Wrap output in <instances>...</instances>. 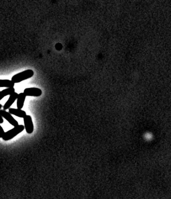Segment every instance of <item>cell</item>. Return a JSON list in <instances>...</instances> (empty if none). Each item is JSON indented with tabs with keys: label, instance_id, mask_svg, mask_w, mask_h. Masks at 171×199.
<instances>
[{
	"label": "cell",
	"instance_id": "1",
	"mask_svg": "<svg viewBox=\"0 0 171 199\" xmlns=\"http://www.w3.org/2000/svg\"><path fill=\"white\" fill-rule=\"evenodd\" d=\"M34 74L33 71L31 69H28L14 75L11 78V81L14 83H18L33 77Z\"/></svg>",
	"mask_w": 171,
	"mask_h": 199
},
{
	"label": "cell",
	"instance_id": "2",
	"mask_svg": "<svg viewBox=\"0 0 171 199\" xmlns=\"http://www.w3.org/2000/svg\"><path fill=\"white\" fill-rule=\"evenodd\" d=\"M25 129V126L23 125H18L14 127L13 128L5 133L2 137L3 140L4 141H9L21 133Z\"/></svg>",
	"mask_w": 171,
	"mask_h": 199
},
{
	"label": "cell",
	"instance_id": "3",
	"mask_svg": "<svg viewBox=\"0 0 171 199\" xmlns=\"http://www.w3.org/2000/svg\"><path fill=\"white\" fill-rule=\"evenodd\" d=\"M0 115L3 118H5L9 124L14 127L17 126L18 125V122L13 117V116H11V114H10L9 112H7L6 111L3 109H0Z\"/></svg>",
	"mask_w": 171,
	"mask_h": 199
},
{
	"label": "cell",
	"instance_id": "4",
	"mask_svg": "<svg viewBox=\"0 0 171 199\" xmlns=\"http://www.w3.org/2000/svg\"><path fill=\"white\" fill-rule=\"evenodd\" d=\"M25 128L28 134H31L34 131V124L32 119L30 115H26L23 118Z\"/></svg>",
	"mask_w": 171,
	"mask_h": 199
},
{
	"label": "cell",
	"instance_id": "5",
	"mask_svg": "<svg viewBox=\"0 0 171 199\" xmlns=\"http://www.w3.org/2000/svg\"><path fill=\"white\" fill-rule=\"evenodd\" d=\"M23 93L26 96L38 97L42 95V91L40 89L32 87L25 89Z\"/></svg>",
	"mask_w": 171,
	"mask_h": 199
},
{
	"label": "cell",
	"instance_id": "6",
	"mask_svg": "<svg viewBox=\"0 0 171 199\" xmlns=\"http://www.w3.org/2000/svg\"><path fill=\"white\" fill-rule=\"evenodd\" d=\"M18 93H16V92L13 93L12 94L10 95L8 101L6 102L5 105L3 106V110L6 111L8 109L10 108V107L11 106V105L13 104L14 102L16 100L18 99Z\"/></svg>",
	"mask_w": 171,
	"mask_h": 199
},
{
	"label": "cell",
	"instance_id": "7",
	"mask_svg": "<svg viewBox=\"0 0 171 199\" xmlns=\"http://www.w3.org/2000/svg\"><path fill=\"white\" fill-rule=\"evenodd\" d=\"M9 113L11 115H14L21 118H24L27 115L26 112L20 109L11 108L9 109Z\"/></svg>",
	"mask_w": 171,
	"mask_h": 199
},
{
	"label": "cell",
	"instance_id": "8",
	"mask_svg": "<svg viewBox=\"0 0 171 199\" xmlns=\"http://www.w3.org/2000/svg\"><path fill=\"white\" fill-rule=\"evenodd\" d=\"M26 97V95H25L24 93H21L18 94V99H17V107H18V109H21L23 107Z\"/></svg>",
	"mask_w": 171,
	"mask_h": 199
},
{
	"label": "cell",
	"instance_id": "9",
	"mask_svg": "<svg viewBox=\"0 0 171 199\" xmlns=\"http://www.w3.org/2000/svg\"><path fill=\"white\" fill-rule=\"evenodd\" d=\"M15 92V89L14 87L7 88L3 91H0V101L5 96H6L7 95H10Z\"/></svg>",
	"mask_w": 171,
	"mask_h": 199
},
{
	"label": "cell",
	"instance_id": "10",
	"mask_svg": "<svg viewBox=\"0 0 171 199\" xmlns=\"http://www.w3.org/2000/svg\"><path fill=\"white\" fill-rule=\"evenodd\" d=\"M15 83L11 80H0V87L11 88L14 87Z\"/></svg>",
	"mask_w": 171,
	"mask_h": 199
},
{
	"label": "cell",
	"instance_id": "11",
	"mask_svg": "<svg viewBox=\"0 0 171 199\" xmlns=\"http://www.w3.org/2000/svg\"><path fill=\"white\" fill-rule=\"evenodd\" d=\"M5 131L3 130L2 127L0 124V138H2L3 135L5 134Z\"/></svg>",
	"mask_w": 171,
	"mask_h": 199
},
{
	"label": "cell",
	"instance_id": "12",
	"mask_svg": "<svg viewBox=\"0 0 171 199\" xmlns=\"http://www.w3.org/2000/svg\"><path fill=\"white\" fill-rule=\"evenodd\" d=\"M3 123V117L0 115V124H2Z\"/></svg>",
	"mask_w": 171,
	"mask_h": 199
},
{
	"label": "cell",
	"instance_id": "13",
	"mask_svg": "<svg viewBox=\"0 0 171 199\" xmlns=\"http://www.w3.org/2000/svg\"><path fill=\"white\" fill-rule=\"evenodd\" d=\"M2 107H3L2 105V104H0V109H1L2 108Z\"/></svg>",
	"mask_w": 171,
	"mask_h": 199
}]
</instances>
